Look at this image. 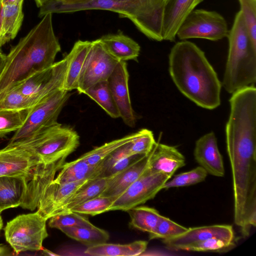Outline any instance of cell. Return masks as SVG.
<instances>
[{"label": "cell", "mask_w": 256, "mask_h": 256, "mask_svg": "<svg viewBox=\"0 0 256 256\" xmlns=\"http://www.w3.org/2000/svg\"><path fill=\"white\" fill-rule=\"evenodd\" d=\"M46 220L36 211L19 215L7 222L6 240L16 254L42 249L43 242L48 236Z\"/></svg>", "instance_id": "obj_6"}, {"label": "cell", "mask_w": 256, "mask_h": 256, "mask_svg": "<svg viewBox=\"0 0 256 256\" xmlns=\"http://www.w3.org/2000/svg\"><path fill=\"white\" fill-rule=\"evenodd\" d=\"M2 212V211L1 210H0V232L1 230L2 229V228L3 227V222H2V218L1 216Z\"/></svg>", "instance_id": "obj_46"}, {"label": "cell", "mask_w": 256, "mask_h": 256, "mask_svg": "<svg viewBox=\"0 0 256 256\" xmlns=\"http://www.w3.org/2000/svg\"><path fill=\"white\" fill-rule=\"evenodd\" d=\"M33 106L30 98L23 94L16 87L6 91L0 96V110H22Z\"/></svg>", "instance_id": "obj_30"}, {"label": "cell", "mask_w": 256, "mask_h": 256, "mask_svg": "<svg viewBox=\"0 0 256 256\" xmlns=\"http://www.w3.org/2000/svg\"><path fill=\"white\" fill-rule=\"evenodd\" d=\"M38 160L26 150L7 145L0 150V176H16L28 179Z\"/></svg>", "instance_id": "obj_14"}, {"label": "cell", "mask_w": 256, "mask_h": 256, "mask_svg": "<svg viewBox=\"0 0 256 256\" xmlns=\"http://www.w3.org/2000/svg\"><path fill=\"white\" fill-rule=\"evenodd\" d=\"M79 144L76 132L57 122L26 140L8 145L21 147L30 152L38 163L48 164L66 158Z\"/></svg>", "instance_id": "obj_5"}, {"label": "cell", "mask_w": 256, "mask_h": 256, "mask_svg": "<svg viewBox=\"0 0 256 256\" xmlns=\"http://www.w3.org/2000/svg\"><path fill=\"white\" fill-rule=\"evenodd\" d=\"M129 74L127 64L119 61L108 82L118 110L120 118L130 128L136 126V117L132 108L128 89Z\"/></svg>", "instance_id": "obj_12"}, {"label": "cell", "mask_w": 256, "mask_h": 256, "mask_svg": "<svg viewBox=\"0 0 256 256\" xmlns=\"http://www.w3.org/2000/svg\"><path fill=\"white\" fill-rule=\"evenodd\" d=\"M145 155L132 154L125 156L117 161L110 168L105 171L100 177L112 176L132 166Z\"/></svg>", "instance_id": "obj_40"}, {"label": "cell", "mask_w": 256, "mask_h": 256, "mask_svg": "<svg viewBox=\"0 0 256 256\" xmlns=\"http://www.w3.org/2000/svg\"><path fill=\"white\" fill-rule=\"evenodd\" d=\"M84 94L96 102L111 118H120L108 80L96 83L85 91Z\"/></svg>", "instance_id": "obj_27"}, {"label": "cell", "mask_w": 256, "mask_h": 256, "mask_svg": "<svg viewBox=\"0 0 256 256\" xmlns=\"http://www.w3.org/2000/svg\"><path fill=\"white\" fill-rule=\"evenodd\" d=\"M194 154L196 162L208 174L218 177L224 176L223 159L214 132L206 134L196 141Z\"/></svg>", "instance_id": "obj_15"}, {"label": "cell", "mask_w": 256, "mask_h": 256, "mask_svg": "<svg viewBox=\"0 0 256 256\" xmlns=\"http://www.w3.org/2000/svg\"><path fill=\"white\" fill-rule=\"evenodd\" d=\"M166 0H92L94 10H104L118 14L130 20L146 37L161 42Z\"/></svg>", "instance_id": "obj_4"}, {"label": "cell", "mask_w": 256, "mask_h": 256, "mask_svg": "<svg viewBox=\"0 0 256 256\" xmlns=\"http://www.w3.org/2000/svg\"><path fill=\"white\" fill-rule=\"evenodd\" d=\"M116 198L115 197L102 196H97L74 206L70 212L96 216L110 211L112 204Z\"/></svg>", "instance_id": "obj_32"}, {"label": "cell", "mask_w": 256, "mask_h": 256, "mask_svg": "<svg viewBox=\"0 0 256 256\" xmlns=\"http://www.w3.org/2000/svg\"><path fill=\"white\" fill-rule=\"evenodd\" d=\"M24 0L0 7V48L16 36L24 19Z\"/></svg>", "instance_id": "obj_21"}, {"label": "cell", "mask_w": 256, "mask_h": 256, "mask_svg": "<svg viewBox=\"0 0 256 256\" xmlns=\"http://www.w3.org/2000/svg\"><path fill=\"white\" fill-rule=\"evenodd\" d=\"M136 135V132L105 143L84 154L80 157L89 164L97 166L115 150L131 141Z\"/></svg>", "instance_id": "obj_29"}, {"label": "cell", "mask_w": 256, "mask_h": 256, "mask_svg": "<svg viewBox=\"0 0 256 256\" xmlns=\"http://www.w3.org/2000/svg\"><path fill=\"white\" fill-rule=\"evenodd\" d=\"M225 18L215 11L194 9L184 18L176 34L181 40L202 38L218 41L228 36Z\"/></svg>", "instance_id": "obj_8"}, {"label": "cell", "mask_w": 256, "mask_h": 256, "mask_svg": "<svg viewBox=\"0 0 256 256\" xmlns=\"http://www.w3.org/2000/svg\"><path fill=\"white\" fill-rule=\"evenodd\" d=\"M70 96L69 92L61 89L30 108L23 125L15 132L8 144L26 140L57 122L58 118Z\"/></svg>", "instance_id": "obj_7"}, {"label": "cell", "mask_w": 256, "mask_h": 256, "mask_svg": "<svg viewBox=\"0 0 256 256\" xmlns=\"http://www.w3.org/2000/svg\"><path fill=\"white\" fill-rule=\"evenodd\" d=\"M130 216V226L148 234L152 232L157 224L160 214L152 208L137 206L127 211Z\"/></svg>", "instance_id": "obj_28"}, {"label": "cell", "mask_w": 256, "mask_h": 256, "mask_svg": "<svg viewBox=\"0 0 256 256\" xmlns=\"http://www.w3.org/2000/svg\"><path fill=\"white\" fill-rule=\"evenodd\" d=\"M47 0H34L36 6L40 7Z\"/></svg>", "instance_id": "obj_45"}, {"label": "cell", "mask_w": 256, "mask_h": 256, "mask_svg": "<svg viewBox=\"0 0 256 256\" xmlns=\"http://www.w3.org/2000/svg\"><path fill=\"white\" fill-rule=\"evenodd\" d=\"M92 45V42L78 40L66 56L68 60L64 90L70 92L77 89L78 82L85 60Z\"/></svg>", "instance_id": "obj_22"}, {"label": "cell", "mask_w": 256, "mask_h": 256, "mask_svg": "<svg viewBox=\"0 0 256 256\" xmlns=\"http://www.w3.org/2000/svg\"><path fill=\"white\" fill-rule=\"evenodd\" d=\"M20 0H0V7L13 4Z\"/></svg>", "instance_id": "obj_44"}, {"label": "cell", "mask_w": 256, "mask_h": 256, "mask_svg": "<svg viewBox=\"0 0 256 256\" xmlns=\"http://www.w3.org/2000/svg\"><path fill=\"white\" fill-rule=\"evenodd\" d=\"M109 178L98 176L89 180L76 192L57 214L70 212L74 206L100 196L106 186Z\"/></svg>", "instance_id": "obj_25"}, {"label": "cell", "mask_w": 256, "mask_h": 256, "mask_svg": "<svg viewBox=\"0 0 256 256\" xmlns=\"http://www.w3.org/2000/svg\"><path fill=\"white\" fill-rule=\"evenodd\" d=\"M68 65L66 56L50 66L34 73L14 87L30 98L34 106L56 92L64 89Z\"/></svg>", "instance_id": "obj_9"}, {"label": "cell", "mask_w": 256, "mask_h": 256, "mask_svg": "<svg viewBox=\"0 0 256 256\" xmlns=\"http://www.w3.org/2000/svg\"><path fill=\"white\" fill-rule=\"evenodd\" d=\"M184 155L174 146L156 142L150 153L148 169L172 178L180 168L185 166Z\"/></svg>", "instance_id": "obj_16"}, {"label": "cell", "mask_w": 256, "mask_h": 256, "mask_svg": "<svg viewBox=\"0 0 256 256\" xmlns=\"http://www.w3.org/2000/svg\"><path fill=\"white\" fill-rule=\"evenodd\" d=\"M227 38L229 48L222 84L232 94L254 86L256 82V45L252 41L240 10L236 14Z\"/></svg>", "instance_id": "obj_3"}, {"label": "cell", "mask_w": 256, "mask_h": 256, "mask_svg": "<svg viewBox=\"0 0 256 256\" xmlns=\"http://www.w3.org/2000/svg\"><path fill=\"white\" fill-rule=\"evenodd\" d=\"M119 61L108 51L100 38L92 41L76 90L84 94L96 83L108 80Z\"/></svg>", "instance_id": "obj_10"}, {"label": "cell", "mask_w": 256, "mask_h": 256, "mask_svg": "<svg viewBox=\"0 0 256 256\" xmlns=\"http://www.w3.org/2000/svg\"><path fill=\"white\" fill-rule=\"evenodd\" d=\"M28 110H0V138L20 128L24 122Z\"/></svg>", "instance_id": "obj_31"}, {"label": "cell", "mask_w": 256, "mask_h": 256, "mask_svg": "<svg viewBox=\"0 0 256 256\" xmlns=\"http://www.w3.org/2000/svg\"><path fill=\"white\" fill-rule=\"evenodd\" d=\"M150 154L132 166L110 176L101 196L117 198L136 181L144 172L148 162Z\"/></svg>", "instance_id": "obj_18"}, {"label": "cell", "mask_w": 256, "mask_h": 256, "mask_svg": "<svg viewBox=\"0 0 256 256\" xmlns=\"http://www.w3.org/2000/svg\"><path fill=\"white\" fill-rule=\"evenodd\" d=\"M52 14H48L6 56L0 76V96L34 73L55 62L60 46L52 26Z\"/></svg>", "instance_id": "obj_2"}, {"label": "cell", "mask_w": 256, "mask_h": 256, "mask_svg": "<svg viewBox=\"0 0 256 256\" xmlns=\"http://www.w3.org/2000/svg\"><path fill=\"white\" fill-rule=\"evenodd\" d=\"M60 230L69 238L88 246L105 243L110 238L106 231L95 226L65 228Z\"/></svg>", "instance_id": "obj_26"}, {"label": "cell", "mask_w": 256, "mask_h": 256, "mask_svg": "<svg viewBox=\"0 0 256 256\" xmlns=\"http://www.w3.org/2000/svg\"><path fill=\"white\" fill-rule=\"evenodd\" d=\"M148 167V166H147ZM170 178L161 172H152L146 168L142 174L113 202L110 210H128L154 198Z\"/></svg>", "instance_id": "obj_11"}, {"label": "cell", "mask_w": 256, "mask_h": 256, "mask_svg": "<svg viewBox=\"0 0 256 256\" xmlns=\"http://www.w3.org/2000/svg\"><path fill=\"white\" fill-rule=\"evenodd\" d=\"M156 142L151 130L142 129L136 132V136L130 142V154L147 155L152 151Z\"/></svg>", "instance_id": "obj_36"}, {"label": "cell", "mask_w": 256, "mask_h": 256, "mask_svg": "<svg viewBox=\"0 0 256 256\" xmlns=\"http://www.w3.org/2000/svg\"><path fill=\"white\" fill-rule=\"evenodd\" d=\"M148 242L136 240L128 244L103 243L88 246L84 253L92 256H134L144 252Z\"/></svg>", "instance_id": "obj_24"}, {"label": "cell", "mask_w": 256, "mask_h": 256, "mask_svg": "<svg viewBox=\"0 0 256 256\" xmlns=\"http://www.w3.org/2000/svg\"><path fill=\"white\" fill-rule=\"evenodd\" d=\"M184 227L160 215L154 230L149 234L150 240L160 238L166 240L179 236L188 230Z\"/></svg>", "instance_id": "obj_33"}, {"label": "cell", "mask_w": 256, "mask_h": 256, "mask_svg": "<svg viewBox=\"0 0 256 256\" xmlns=\"http://www.w3.org/2000/svg\"><path fill=\"white\" fill-rule=\"evenodd\" d=\"M234 244L218 238L196 242L184 246L181 250L192 252H220L228 250Z\"/></svg>", "instance_id": "obj_38"}, {"label": "cell", "mask_w": 256, "mask_h": 256, "mask_svg": "<svg viewBox=\"0 0 256 256\" xmlns=\"http://www.w3.org/2000/svg\"><path fill=\"white\" fill-rule=\"evenodd\" d=\"M244 21L252 42L256 45V0H238Z\"/></svg>", "instance_id": "obj_37"}, {"label": "cell", "mask_w": 256, "mask_h": 256, "mask_svg": "<svg viewBox=\"0 0 256 256\" xmlns=\"http://www.w3.org/2000/svg\"><path fill=\"white\" fill-rule=\"evenodd\" d=\"M10 250L6 246L0 244V256L10 255Z\"/></svg>", "instance_id": "obj_43"}, {"label": "cell", "mask_w": 256, "mask_h": 256, "mask_svg": "<svg viewBox=\"0 0 256 256\" xmlns=\"http://www.w3.org/2000/svg\"><path fill=\"white\" fill-rule=\"evenodd\" d=\"M6 60V56L0 50V76L4 69Z\"/></svg>", "instance_id": "obj_41"}, {"label": "cell", "mask_w": 256, "mask_h": 256, "mask_svg": "<svg viewBox=\"0 0 256 256\" xmlns=\"http://www.w3.org/2000/svg\"><path fill=\"white\" fill-rule=\"evenodd\" d=\"M100 39L108 51L118 60L138 62L140 50L139 44L122 32L104 36Z\"/></svg>", "instance_id": "obj_19"}, {"label": "cell", "mask_w": 256, "mask_h": 256, "mask_svg": "<svg viewBox=\"0 0 256 256\" xmlns=\"http://www.w3.org/2000/svg\"><path fill=\"white\" fill-rule=\"evenodd\" d=\"M60 2L66 4H76L88 2L90 0H58Z\"/></svg>", "instance_id": "obj_42"}, {"label": "cell", "mask_w": 256, "mask_h": 256, "mask_svg": "<svg viewBox=\"0 0 256 256\" xmlns=\"http://www.w3.org/2000/svg\"><path fill=\"white\" fill-rule=\"evenodd\" d=\"M48 220V224L50 227L60 230L65 228L94 226L87 218L74 212L56 214L52 216Z\"/></svg>", "instance_id": "obj_35"}, {"label": "cell", "mask_w": 256, "mask_h": 256, "mask_svg": "<svg viewBox=\"0 0 256 256\" xmlns=\"http://www.w3.org/2000/svg\"><path fill=\"white\" fill-rule=\"evenodd\" d=\"M28 180L20 177L0 176V210L21 206L26 193Z\"/></svg>", "instance_id": "obj_20"}, {"label": "cell", "mask_w": 256, "mask_h": 256, "mask_svg": "<svg viewBox=\"0 0 256 256\" xmlns=\"http://www.w3.org/2000/svg\"><path fill=\"white\" fill-rule=\"evenodd\" d=\"M96 166L89 164L80 156L72 162H64L53 180L63 184L91 179L94 178Z\"/></svg>", "instance_id": "obj_23"}, {"label": "cell", "mask_w": 256, "mask_h": 256, "mask_svg": "<svg viewBox=\"0 0 256 256\" xmlns=\"http://www.w3.org/2000/svg\"><path fill=\"white\" fill-rule=\"evenodd\" d=\"M130 142L115 150L97 165L94 178L100 176L118 160L131 155L129 150Z\"/></svg>", "instance_id": "obj_39"}, {"label": "cell", "mask_w": 256, "mask_h": 256, "mask_svg": "<svg viewBox=\"0 0 256 256\" xmlns=\"http://www.w3.org/2000/svg\"><path fill=\"white\" fill-rule=\"evenodd\" d=\"M212 238H218L234 244L232 227L230 225L215 224L190 228L179 236L163 240V242L168 248L178 250L191 244Z\"/></svg>", "instance_id": "obj_13"}, {"label": "cell", "mask_w": 256, "mask_h": 256, "mask_svg": "<svg viewBox=\"0 0 256 256\" xmlns=\"http://www.w3.org/2000/svg\"><path fill=\"white\" fill-rule=\"evenodd\" d=\"M168 70L180 92L197 106L213 110L220 104L222 82L204 52L194 43L184 40L172 46Z\"/></svg>", "instance_id": "obj_1"}, {"label": "cell", "mask_w": 256, "mask_h": 256, "mask_svg": "<svg viewBox=\"0 0 256 256\" xmlns=\"http://www.w3.org/2000/svg\"><path fill=\"white\" fill-rule=\"evenodd\" d=\"M208 173L200 166L190 171L176 174L172 180L167 181L162 189L189 186L204 180Z\"/></svg>", "instance_id": "obj_34"}, {"label": "cell", "mask_w": 256, "mask_h": 256, "mask_svg": "<svg viewBox=\"0 0 256 256\" xmlns=\"http://www.w3.org/2000/svg\"><path fill=\"white\" fill-rule=\"evenodd\" d=\"M204 0H166L163 18V40L174 42L186 17Z\"/></svg>", "instance_id": "obj_17"}]
</instances>
